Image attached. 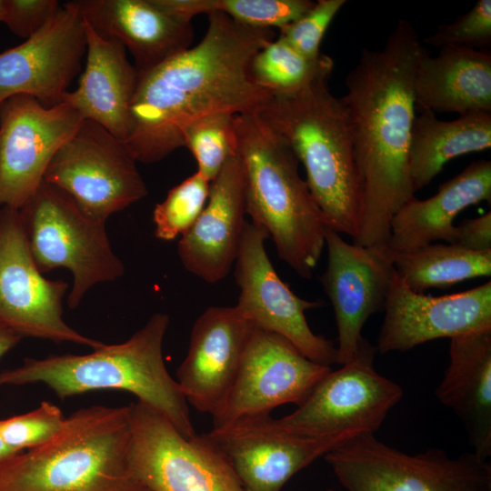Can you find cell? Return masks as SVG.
<instances>
[{
  "mask_svg": "<svg viewBox=\"0 0 491 491\" xmlns=\"http://www.w3.org/2000/svg\"><path fill=\"white\" fill-rule=\"evenodd\" d=\"M204 37L156 66L137 72L131 131L124 142L136 162L153 164L184 146L194 122L218 113H258L272 95L250 75L254 55L276 38L213 12Z\"/></svg>",
  "mask_w": 491,
  "mask_h": 491,
  "instance_id": "6da1fadb",
  "label": "cell"
},
{
  "mask_svg": "<svg viewBox=\"0 0 491 491\" xmlns=\"http://www.w3.org/2000/svg\"><path fill=\"white\" fill-rule=\"evenodd\" d=\"M426 51L400 19L381 49L364 48L346 79L342 97L351 117L360 185L358 231L353 244H388L390 223L415 196L408 165L415 115V77Z\"/></svg>",
  "mask_w": 491,
  "mask_h": 491,
  "instance_id": "7a4b0ae2",
  "label": "cell"
},
{
  "mask_svg": "<svg viewBox=\"0 0 491 491\" xmlns=\"http://www.w3.org/2000/svg\"><path fill=\"white\" fill-rule=\"evenodd\" d=\"M168 325L166 314L155 313L123 343L103 344L85 355L26 358L21 366L0 372V386L42 383L62 400L94 390H124L192 437L196 432L188 403L163 357Z\"/></svg>",
  "mask_w": 491,
  "mask_h": 491,
  "instance_id": "3957f363",
  "label": "cell"
},
{
  "mask_svg": "<svg viewBox=\"0 0 491 491\" xmlns=\"http://www.w3.org/2000/svg\"><path fill=\"white\" fill-rule=\"evenodd\" d=\"M328 80L288 95H272L259 116L286 143L306 173L326 227L354 239L361 192L349 111Z\"/></svg>",
  "mask_w": 491,
  "mask_h": 491,
  "instance_id": "277c9868",
  "label": "cell"
},
{
  "mask_svg": "<svg viewBox=\"0 0 491 491\" xmlns=\"http://www.w3.org/2000/svg\"><path fill=\"white\" fill-rule=\"evenodd\" d=\"M234 122L246 214L266 232L279 258L309 279L320 260L327 227L299 174V162L257 113L235 115Z\"/></svg>",
  "mask_w": 491,
  "mask_h": 491,
  "instance_id": "5b68a950",
  "label": "cell"
},
{
  "mask_svg": "<svg viewBox=\"0 0 491 491\" xmlns=\"http://www.w3.org/2000/svg\"><path fill=\"white\" fill-rule=\"evenodd\" d=\"M128 406L80 408L48 442L0 463V491H149L129 465Z\"/></svg>",
  "mask_w": 491,
  "mask_h": 491,
  "instance_id": "8992f818",
  "label": "cell"
},
{
  "mask_svg": "<svg viewBox=\"0 0 491 491\" xmlns=\"http://www.w3.org/2000/svg\"><path fill=\"white\" fill-rule=\"evenodd\" d=\"M19 212L40 272L57 267L71 271L70 308L77 307L95 285L114 281L124 274V264L111 247L105 223L86 215L59 187L43 181Z\"/></svg>",
  "mask_w": 491,
  "mask_h": 491,
  "instance_id": "52a82bcc",
  "label": "cell"
},
{
  "mask_svg": "<svg viewBox=\"0 0 491 491\" xmlns=\"http://www.w3.org/2000/svg\"><path fill=\"white\" fill-rule=\"evenodd\" d=\"M324 456L346 491H491V463L473 452L410 455L364 434Z\"/></svg>",
  "mask_w": 491,
  "mask_h": 491,
  "instance_id": "ba28073f",
  "label": "cell"
},
{
  "mask_svg": "<svg viewBox=\"0 0 491 491\" xmlns=\"http://www.w3.org/2000/svg\"><path fill=\"white\" fill-rule=\"evenodd\" d=\"M128 407L129 465L149 491H245L207 433L185 437L151 406Z\"/></svg>",
  "mask_w": 491,
  "mask_h": 491,
  "instance_id": "9c48e42d",
  "label": "cell"
},
{
  "mask_svg": "<svg viewBox=\"0 0 491 491\" xmlns=\"http://www.w3.org/2000/svg\"><path fill=\"white\" fill-rule=\"evenodd\" d=\"M376 346L364 338L341 368L326 374L296 409L277 423L311 437L375 434L401 400L402 387L374 366Z\"/></svg>",
  "mask_w": 491,
  "mask_h": 491,
  "instance_id": "30bf717a",
  "label": "cell"
},
{
  "mask_svg": "<svg viewBox=\"0 0 491 491\" xmlns=\"http://www.w3.org/2000/svg\"><path fill=\"white\" fill-rule=\"evenodd\" d=\"M44 181L64 190L86 215L103 223L147 195L125 143L89 119L56 151Z\"/></svg>",
  "mask_w": 491,
  "mask_h": 491,
  "instance_id": "8fae6325",
  "label": "cell"
},
{
  "mask_svg": "<svg viewBox=\"0 0 491 491\" xmlns=\"http://www.w3.org/2000/svg\"><path fill=\"white\" fill-rule=\"evenodd\" d=\"M67 286L64 280L45 278L38 269L19 209L0 207V326L22 337L101 346L104 343L64 320L62 299Z\"/></svg>",
  "mask_w": 491,
  "mask_h": 491,
  "instance_id": "7c38bea8",
  "label": "cell"
},
{
  "mask_svg": "<svg viewBox=\"0 0 491 491\" xmlns=\"http://www.w3.org/2000/svg\"><path fill=\"white\" fill-rule=\"evenodd\" d=\"M267 238L263 228L246 221L234 265L240 290L235 306L256 327L284 337L311 361L337 364L334 343L315 334L306 317L323 302L297 296L279 277L266 251Z\"/></svg>",
  "mask_w": 491,
  "mask_h": 491,
  "instance_id": "4fadbf2b",
  "label": "cell"
},
{
  "mask_svg": "<svg viewBox=\"0 0 491 491\" xmlns=\"http://www.w3.org/2000/svg\"><path fill=\"white\" fill-rule=\"evenodd\" d=\"M83 121L66 102L46 107L33 96L18 95L0 105V207L24 206L56 151Z\"/></svg>",
  "mask_w": 491,
  "mask_h": 491,
  "instance_id": "5bb4252c",
  "label": "cell"
},
{
  "mask_svg": "<svg viewBox=\"0 0 491 491\" xmlns=\"http://www.w3.org/2000/svg\"><path fill=\"white\" fill-rule=\"evenodd\" d=\"M245 491H281L301 469L355 437H311L283 428L270 415L246 416L207 433Z\"/></svg>",
  "mask_w": 491,
  "mask_h": 491,
  "instance_id": "9a60e30c",
  "label": "cell"
},
{
  "mask_svg": "<svg viewBox=\"0 0 491 491\" xmlns=\"http://www.w3.org/2000/svg\"><path fill=\"white\" fill-rule=\"evenodd\" d=\"M330 366L305 356L284 337L255 326L227 400L213 427L270 412L284 404L299 406Z\"/></svg>",
  "mask_w": 491,
  "mask_h": 491,
  "instance_id": "2e32d148",
  "label": "cell"
},
{
  "mask_svg": "<svg viewBox=\"0 0 491 491\" xmlns=\"http://www.w3.org/2000/svg\"><path fill=\"white\" fill-rule=\"evenodd\" d=\"M327 264L319 280L332 304L337 327V364L349 361L364 340L362 328L384 311L395 276L394 253L387 245L349 244L326 228Z\"/></svg>",
  "mask_w": 491,
  "mask_h": 491,
  "instance_id": "e0dca14e",
  "label": "cell"
},
{
  "mask_svg": "<svg viewBox=\"0 0 491 491\" xmlns=\"http://www.w3.org/2000/svg\"><path fill=\"white\" fill-rule=\"evenodd\" d=\"M85 53L79 5L67 2L35 35L0 54V105L18 95L46 107L62 103Z\"/></svg>",
  "mask_w": 491,
  "mask_h": 491,
  "instance_id": "ac0fdd59",
  "label": "cell"
},
{
  "mask_svg": "<svg viewBox=\"0 0 491 491\" xmlns=\"http://www.w3.org/2000/svg\"><path fill=\"white\" fill-rule=\"evenodd\" d=\"M384 311L376 346L381 354L491 329V282L432 296L412 291L395 271Z\"/></svg>",
  "mask_w": 491,
  "mask_h": 491,
  "instance_id": "d6986e66",
  "label": "cell"
},
{
  "mask_svg": "<svg viewBox=\"0 0 491 491\" xmlns=\"http://www.w3.org/2000/svg\"><path fill=\"white\" fill-rule=\"evenodd\" d=\"M254 328L235 306H210L196 318L175 379L188 404L212 418L221 412Z\"/></svg>",
  "mask_w": 491,
  "mask_h": 491,
  "instance_id": "ffe728a7",
  "label": "cell"
},
{
  "mask_svg": "<svg viewBox=\"0 0 491 491\" xmlns=\"http://www.w3.org/2000/svg\"><path fill=\"white\" fill-rule=\"evenodd\" d=\"M245 215L243 166L236 152L210 183L205 206L179 240L183 266L209 284L225 278L238 254Z\"/></svg>",
  "mask_w": 491,
  "mask_h": 491,
  "instance_id": "44dd1931",
  "label": "cell"
},
{
  "mask_svg": "<svg viewBox=\"0 0 491 491\" xmlns=\"http://www.w3.org/2000/svg\"><path fill=\"white\" fill-rule=\"evenodd\" d=\"M77 4L95 32L120 41L129 50L137 72L191 46V22L164 10L155 0H80Z\"/></svg>",
  "mask_w": 491,
  "mask_h": 491,
  "instance_id": "7402d4cb",
  "label": "cell"
},
{
  "mask_svg": "<svg viewBox=\"0 0 491 491\" xmlns=\"http://www.w3.org/2000/svg\"><path fill=\"white\" fill-rule=\"evenodd\" d=\"M84 30L85 69L77 88L67 92L63 102L125 142L131 131V104L138 73L120 41L102 37L85 20Z\"/></svg>",
  "mask_w": 491,
  "mask_h": 491,
  "instance_id": "603a6c76",
  "label": "cell"
},
{
  "mask_svg": "<svg viewBox=\"0 0 491 491\" xmlns=\"http://www.w3.org/2000/svg\"><path fill=\"white\" fill-rule=\"evenodd\" d=\"M491 201V162H472L442 184L426 199L412 197L395 214L390 223L388 247L393 253L411 250L442 240L455 244V218L471 205Z\"/></svg>",
  "mask_w": 491,
  "mask_h": 491,
  "instance_id": "cb8c5ba5",
  "label": "cell"
},
{
  "mask_svg": "<svg viewBox=\"0 0 491 491\" xmlns=\"http://www.w3.org/2000/svg\"><path fill=\"white\" fill-rule=\"evenodd\" d=\"M463 424L473 453L491 456V329L450 339L449 363L435 391Z\"/></svg>",
  "mask_w": 491,
  "mask_h": 491,
  "instance_id": "d4e9b609",
  "label": "cell"
},
{
  "mask_svg": "<svg viewBox=\"0 0 491 491\" xmlns=\"http://www.w3.org/2000/svg\"><path fill=\"white\" fill-rule=\"evenodd\" d=\"M420 110L491 113V55L476 49L448 45L433 57L422 55L414 84Z\"/></svg>",
  "mask_w": 491,
  "mask_h": 491,
  "instance_id": "484cf974",
  "label": "cell"
},
{
  "mask_svg": "<svg viewBox=\"0 0 491 491\" xmlns=\"http://www.w3.org/2000/svg\"><path fill=\"white\" fill-rule=\"evenodd\" d=\"M491 147V113L461 115L442 121L422 109L412 124L408 165L414 191L429 185L453 158Z\"/></svg>",
  "mask_w": 491,
  "mask_h": 491,
  "instance_id": "4316f807",
  "label": "cell"
},
{
  "mask_svg": "<svg viewBox=\"0 0 491 491\" xmlns=\"http://www.w3.org/2000/svg\"><path fill=\"white\" fill-rule=\"evenodd\" d=\"M393 263L402 281L420 294L491 275V251H470L456 244H430L394 253Z\"/></svg>",
  "mask_w": 491,
  "mask_h": 491,
  "instance_id": "83f0119b",
  "label": "cell"
},
{
  "mask_svg": "<svg viewBox=\"0 0 491 491\" xmlns=\"http://www.w3.org/2000/svg\"><path fill=\"white\" fill-rule=\"evenodd\" d=\"M334 65L323 53L317 58H308L276 37L254 55L249 71L253 82L262 89L271 95H288L328 80Z\"/></svg>",
  "mask_w": 491,
  "mask_h": 491,
  "instance_id": "f1b7e54d",
  "label": "cell"
},
{
  "mask_svg": "<svg viewBox=\"0 0 491 491\" xmlns=\"http://www.w3.org/2000/svg\"><path fill=\"white\" fill-rule=\"evenodd\" d=\"M168 13L190 21L200 14L220 12L235 22L262 29L281 27L294 22L315 4L310 0H157Z\"/></svg>",
  "mask_w": 491,
  "mask_h": 491,
  "instance_id": "f546056e",
  "label": "cell"
},
{
  "mask_svg": "<svg viewBox=\"0 0 491 491\" xmlns=\"http://www.w3.org/2000/svg\"><path fill=\"white\" fill-rule=\"evenodd\" d=\"M235 115L218 113L191 124L183 133V144L194 155L197 171L209 182L236 154Z\"/></svg>",
  "mask_w": 491,
  "mask_h": 491,
  "instance_id": "4dcf8cb0",
  "label": "cell"
},
{
  "mask_svg": "<svg viewBox=\"0 0 491 491\" xmlns=\"http://www.w3.org/2000/svg\"><path fill=\"white\" fill-rule=\"evenodd\" d=\"M210 183L196 171L168 191L153 212L158 239L170 241L190 229L205 206Z\"/></svg>",
  "mask_w": 491,
  "mask_h": 491,
  "instance_id": "1f68e13d",
  "label": "cell"
},
{
  "mask_svg": "<svg viewBox=\"0 0 491 491\" xmlns=\"http://www.w3.org/2000/svg\"><path fill=\"white\" fill-rule=\"evenodd\" d=\"M65 416L55 405L43 401L35 409L0 420V435L15 452L35 448L52 439Z\"/></svg>",
  "mask_w": 491,
  "mask_h": 491,
  "instance_id": "d6a6232c",
  "label": "cell"
},
{
  "mask_svg": "<svg viewBox=\"0 0 491 491\" xmlns=\"http://www.w3.org/2000/svg\"><path fill=\"white\" fill-rule=\"evenodd\" d=\"M346 0H318L298 19L281 27L278 38L308 58L321 55L320 45L330 23Z\"/></svg>",
  "mask_w": 491,
  "mask_h": 491,
  "instance_id": "836d02e7",
  "label": "cell"
},
{
  "mask_svg": "<svg viewBox=\"0 0 491 491\" xmlns=\"http://www.w3.org/2000/svg\"><path fill=\"white\" fill-rule=\"evenodd\" d=\"M424 41L440 48L448 45L472 49L490 47L491 1H477L467 13L451 24L439 25L436 33Z\"/></svg>",
  "mask_w": 491,
  "mask_h": 491,
  "instance_id": "e575fe53",
  "label": "cell"
},
{
  "mask_svg": "<svg viewBox=\"0 0 491 491\" xmlns=\"http://www.w3.org/2000/svg\"><path fill=\"white\" fill-rule=\"evenodd\" d=\"M56 0H5L3 23L27 39L40 31L60 9Z\"/></svg>",
  "mask_w": 491,
  "mask_h": 491,
  "instance_id": "d590c367",
  "label": "cell"
},
{
  "mask_svg": "<svg viewBox=\"0 0 491 491\" xmlns=\"http://www.w3.org/2000/svg\"><path fill=\"white\" fill-rule=\"evenodd\" d=\"M456 245L475 252L491 251V213L462 221L456 225Z\"/></svg>",
  "mask_w": 491,
  "mask_h": 491,
  "instance_id": "8d00e7d4",
  "label": "cell"
},
{
  "mask_svg": "<svg viewBox=\"0 0 491 491\" xmlns=\"http://www.w3.org/2000/svg\"><path fill=\"white\" fill-rule=\"evenodd\" d=\"M23 337L0 326V358L12 349Z\"/></svg>",
  "mask_w": 491,
  "mask_h": 491,
  "instance_id": "74e56055",
  "label": "cell"
},
{
  "mask_svg": "<svg viewBox=\"0 0 491 491\" xmlns=\"http://www.w3.org/2000/svg\"><path fill=\"white\" fill-rule=\"evenodd\" d=\"M17 454L13 448H11L3 439L0 435V463L8 459L12 456Z\"/></svg>",
  "mask_w": 491,
  "mask_h": 491,
  "instance_id": "f35d334b",
  "label": "cell"
},
{
  "mask_svg": "<svg viewBox=\"0 0 491 491\" xmlns=\"http://www.w3.org/2000/svg\"><path fill=\"white\" fill-rule=\"evenodd\" d=\"M4 1L0 0V23L3 22V16H4Z\"/></svg>",
  "mask_w": 491,
  "mask_h": 491,
  "instance_id": "ab89813d",
  "label": "cell"
},
{
  "mask_svg": "<svg viewBox=\"0 0 491 491\" xmlns=\"http://www.w3.org/2000/svg\"><path fill=\"white\" fill-rule=\"evenodd\" d=\"M324 491H335V490H333V489H326V490H324Z\"/></svg>",
  "mask_w": 491,
  "mask_h": 491,
  "instance_id": "60d3db41",
  "label": "cell"
}]
</instances>
